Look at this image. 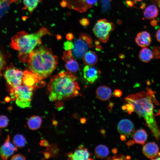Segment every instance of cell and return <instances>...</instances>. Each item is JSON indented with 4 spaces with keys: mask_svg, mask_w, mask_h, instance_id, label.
<instances>
[{
    "mask_svg": "<svg viewBox=\"0 0 160 160\" xmlns=\"http://www.w3.org/2000/svg\"><path fill=\"white\" fill-rule=\"evenodd\" d=\"M17 148L10 141V137L8 135L5 142L0 148V155L3 160H6L12 155Z\"/></svg>",
    "mask_w": 160,
    "mask_h": 160,
    "instance_id": "obj_11",
    "label": "cell"
},
{
    "mask_svg": "<svg viewBox=\"0 0 160 160\" xmlns=\"http://www.w3.org/2000/svg\"><path fill=\"white\" fill-rule=\"evenodd\" d=\"M95 152L97 158L103 159L108 156L109 153V150L107 146L104 145L100 144L96 147Z\"/></svg>",
    "mask_w": 160,
    "mask_h": 160,
    "instance_id": "obj_23",
    "label": "cell"
},
{
    "mask_svg": "<svg viewBox=\"0 0 160 160\" xmlns=\"http://www.w3.org/2000/svg\"><path fill=\"white\" fill-rule=\"evenodd\" d=\"M65 62V67L66 69L71 72H76L79 68V65L77 62L73 57L64 61Z\"/></svg>",
    "mask_w": 160,
    "mask_h": 160,
    "instance_id": "obj_24",
    "label": "cell"
},
{
    "mask_svg": "<svg viewBox=\"0 0 160 160\" xmlns=\"http://www.w3.org/2000/svg\"><path fill=\"white\" fill-rule=\"evenodd\" d=\"M98 60L96 54L93 52L89 51L87 52L83 57L84 63L87 65L92 66L95 64Z\"/></svg>",
    "mask_w": 160,
    "mask_h": 160,
    "instance_id": "obj_21",
    "label": "cell"
},
{
    "mask_svg": "<svg viewBox=\"0 0 160 160\" xmlns=\"http://www.w3.org/2000/svg\"><path fill=\"white\" fill-rule=\"evenodd\" d=\"M126 3L129 6H130L132 5V3L130 1H127Z\"/></svg>",
    "mask_w": 160,
    "mask_h": 160,
    "instance_id": "obj_42",
    "label": "cell"
},
{
    "mask_svg": "<svg viewBox=\"0 0 160 160\" xmlns=\"http://www.w3.org/2000/svg\"><path fill=\"white\" fill-rule=\"evenodd\" d=\"M112 152L114 154L116 153L117 152V150L116 148H114L113 149H112Z\"/></svg>",
    "mask_w": 160,
    "mask_h": 160,
    "instance_id": "obj_45",
    "label": "cell"
},
{
    "mask_svg": "<svg viewBox=\"0 0 160 160\" xmlns=\"http://www.w3.org/2000/svg\"><path fill=\"white\" fill-rule=\"evenodd\" d=\"M66 39L68 40H71L73 38V33H69L67 34L66 36Z\"/></svg>",
    "mask_w": 160,
    "mask_h": 160,
    "instance_id": "obj_37",
    "label": "cell"
},
{
    "mask_svg": "<svg viewBox=\"0 0 160 160\" xmlns=\"http://www.w3.org/2000/svg\"><path fill=\"white\" fill-rule=\"evenodd\" d=\"M91 155L86 148L83 149L82 146H80L79 149L76 150L73 153H69L68 156V159L72 160H89L91 159Z\"/></svg>",
    "mask_w": 160,
    "mask_h": 160,
    "instance_id": "obj_15",
    "label": "cell"
},
{
    "mask_svg": "<svg viewBox=\"0 0 160 160\" xmlns=\"http://www.w3.org/2000/svg\"><path fill=\"white\" fill-rule=\"evenodd\" d=\"M74 47V44L71 41H66L63 44V47L65 51H68L72 49Z\"/></svg>",
    "mask_w": 160,
    "mask_h": 160,
    "instance_id": "obj_30",
    "label": "cell"
},
{
    "mask_svg": "<svg viewBox=\"0 0 160 160\" xmlns=\"http://www.w3.org/2000/svg\"><path fill=\"white\" fill-rule=\"evenodd\" d=\"M115 25L105 19L98 20L93 29V31L99 40L106 43L108 40L110 33L113 30Z\"/></svg>",
    "mask_w": 160,
    "mask_h": 160,
    "instance_id": "obj_6",
    "label": "cell"
},
{
    "mask_svg": "<svg viewBox=\"0 0 160 160\" xmlns=\"http://www.w3.org/2000/svg\"><path fill=\"white\" fill-rule=\"evenodd\" d=\"M84 76L88 82L94 83L98 79L100 71L95 67L87 65L83 70Z\"/></svg>",
    "mask_w": 160,
    "mask_h": 160,
    "instance_id": "obj_13",
    "label": "cell"
},
{
    "mask_svg": "<svg viewBox=\"0 0 160 160\" xmlns=\"http://www.w3.org/2000/svg\"><path fill=\"white\" fill-rule=\"evenodd\" d=\"M153 59H158L160 58V47L159 46H154L152 49Z\"/></svg>",
    "mask_w": 160,
    "mask_h": 160,
    "instance_id": "obj_28",
    "label": "cell"
},
{
    "mask_svg": "<svg viewBox=\"0 0 160 160\" xmlns=\"http://www.w3.org/2000/svg\"><path fill=\"white\" fill-rule=\"evenodd\" d=\"M43 80L29 70H26L24 72L22 84L34 90L45 85Z\"/></svg>",
    "mask_w": 160,
    "mask_h": 160,
    "instance_id": "obj_8",
    "label": "cell"
},
{
    "mask_svg": "<svg viewBox=\"0 0 160 160\" xmlns=\"http://www.w3.org/2000/svg\"><path fill=\"white\" fill-rule=\"evenodd\" d=\"M96 93L97 98L102 101L108 100L112 94L111 89L105 86H101L97 87Z\"/></svg>",
    "mask_w": 160,
    "mask_h": 160,
    "instance_id": "obj_17",
    "label": "cell"
},
{
    "mask_svg": "<svg viewBox=\"0 0 160 160\" xmlns=\"http://www.w3.org/2000/svg\"><path fill=\"white\" fill-rule=\"evenodd\" d=\"M68 6L71 9L80 12H86L88 9L97 5L98 0H66Z\"/></svg>",
    "mask_w": 160,
    "mask_h": 160,
    "instance_id": "obj_9",
    "label": "cell"
},
{
    "mask_svg": "<svg viewBox=\"0 0 160 160\" xmlns=\"http://www.w3.org/2000/svg\"><path fill=\"white\" fill-rule=\"evenodd\" d=\"M0 71L1 73V71L3 70L4 68V66L5 64V61L4 57L3 54L1 53V52H0Z\"/></svg>",
    "mask_w": 160,
    "mask_h": 160,
    "instance_id": "obj_32",
    "label": "cell"
},
{
    "mask_svg": "<svg viewBox=\"0 0 160 160\" xmlns=\"http://www.w3.org/2000/svg\"><path fill=\"white\" fill-rule=\"evenodd\" d=\"M157 23V21L156 20H153L151 22V25L153 26H155Z\"/></svg>",
    "mask_w": 160,
    "mask_h": 160,
    "instance_id": "obj_40",
    "label": "cell"
},
{
    "mask_svg": "<svg viewBox=\"0 0 160 160\" xmlns=\"http://www.w3.org/2000/svg\"><path fill=\"white\" fill-rule=\"evenodd\" d=\"M28 63L29 70L43 79L57 68L58 58L50 49L41 46L32 52Z\"/></svg>",
    "mask_w": 160,
    "mask_h": 160,
    "instance_id": "obj_3",
    "label": "cell"
},
{
    "mask_svg": "<svg viewBox=\"0 0 160 160\" xmlns=\"http://www.w3.org/2000/svg\"><path fill=\"white\" fill-rule=\"evenodd\" d=\"M24 72L16 69L12 64L6 68L4 76L11 88H15L22 84Z\"/></svg>",
    "mask_w": 160,
    "mask_h": 160,
    "instance_id": "obj_7",
    "label": "cell"
},
{
    "mask_svg": "<svg viewBox=\"0 0 160 160\" xmlns=\"http://www.w3.org/2000/svg\"><path fill=\"white\" fill-rule=\"evenodd\" d=\"M49 34V31L44 27L31 34L21 31L12 37L10 46L18 52V57L21 62L28 63L31 53L36 46L41 44V37Z\"/></svg>",
    "mask_w": 160,
    "mask_h": 160,
    "instance_id": "obj_4",
    "label": "cell"
},
{
    "mask_svg": "<svg viewBox=\"0 0 160 160\" xmlns=\"http://www.w3.org/2000/svg\"><path fill=\"white\" fill-rule=\"evenodd\" d=\"M42 0H23V4L25 9L31 13Z\"/></svg>",
    "mask_w": 160,
    "mask_h": 160,
    "instance_id": "obj_25",
    "label": "cell"
},
{
    "mask_svg": "<svg viewBox=\"0 0 160 160\" xmlns=\"http://www.w3.org/2000/svg\"><path fill=\"white\" fill-rule=\"evenodd\" d=\"M124 158V156H122L121 155H117V156H114L112 157H111V159H114V160H117V159H123L122 158Z\"/></svg>",
    "mask_w": 160,
    "mask_h": 160,
    "instance_id": "obj_38",
    "label": "cell"
},
{
    "mask_svg": "<svg viewBox=\"0 0 160 160\" xmlns=\"http://www.w3.org/2000/svg\"><path fill=\"white\" fill-rule=\"evenodd\" d=\"M13 142L15 146L17 147H22L25 146L26 143V141L23 135L17 134L14 136Z\"/></svg>",
    "mask_w": 160,
    "mask_h": 160,
    "instance_id": "obj_26",
    "label": "cell"
},
{
    "mask_svg": "<svg viewBox=\"0 0 160 160\" xmlns=\"http://www.w3.org/2000/svg\"><path fill=\"white\" fill-rule=\"evenodd\" d=\"M44 156L46 158H48L50 157V154L48 153H45L44 154Z\"/></svg>",
    "mask_w": 160,
    "mask_h": 160,
    "instance_id": "obj_44",
    "label": "cell"
},
{
    "mask_svg": "<svg viewBox=\"0 0 160 160\" xmlns=\"http://www.w3.org/2000/svg\"><path fill=\"white\" fill-rule=\"evenodd\" d=\"M117 128L118 132L121 134L129 136L134 131V125L129 120L124 119L119 122Z\"/></svg>",
    "mask_w": 160,
    "mask_h": 160,
    "instance_id": "obj_12",
    "label": "cell"
},
{
    "mask_svg": "<svg viewBox=\"0 0 160 160\" xmlns=\"http://www.w3.org/2000/svg\"><path fill=\"white\" fill-rule=\"evenodd\" d=\"M134 0L136 1H142L143 0Z\"/></svg>",
    "mask_w": 160,
    "mask_h": 160,
    "instance_id": "obj_46",
    "label": "cell"
},
{
    "mask_svg": "<svg viewBox=\"0 0 160 160\" xmlns=\"http://www.w3.org/2000/svg\"><path fill=\"white\" fill-rule=\"evenodd\" d=\"M125 136L124 135L121 134L120 136V138L121 140H124L125 139Z\"/></svg>",
    "mask_w": 160,
    "mask_h": 160,
    "instance_id": "obj_43",
    "label": "cell"
},
{
    "mask_svg": "<svg viewBox=\"0 0 160 160\" xmlns=\"http://www.w3.org/2000/svg\"><path fill=\"white\" fill-rule=\"evenodd\" d=\"M41 122L42 119L40 116H33L28 119L27 124L30 129L35 130L40 127Z\"/></svg>",
    "mask_w": 160,
    "mask_h": 160,
    "instance_id": "obj_22",
    "label": "cell"
},
{
    "mask_svg": "<svg viewBox=\"0 0 160 160\" xmlns=\"http://www.w3.org/2000/svg\"><path fill=\"white\" fill-rule=\"evenodd\" d=\"M7 117L4 115H1L0 117V127L1 128H4L7 126L8 123Z\"/></svg>",
    "mask_w": 160,
    "mask_h": 160,
    "instance_id": "obj_27",
    "label": "cell"
},
{
    "mask_svg": "<svg viewBox=\"0 0 160 160\" xmlns=\"http://www.w3.org/2000/svg\"><path fill=\"white\" fill-rule=\"evenodd\" d=\"M86 120L85 118H82L80 119V122L82 124H84L86 122Z\"/></svg>",
    "mask_w": 160,
    "mask_h": 160,
    "instance_id": "obj_41",
    "label": "cell"
},
{
    "mask_svg": "<svg viewBox=\"0 0 160 160\" xmlns=\"http://www.w3.org/2000/svg\"><path fill=\"white\" fill-rule=\"evenodd\" d=\"M154 159L160 160V157L157 158H156V159Z\"/></svg>",
    "mask_w": 160,
    "mask_h": 160,
    "instance_id": "obj_47",
    "label": "cell"
},
{
    "mask_svg": "<svg viewBox=\"0 0 160 160\" xmlns=\"http://www.w3.org/2000/svg\"><path fill=\"white\" fill-rule=\"evenodd\" d=\"M73 48L71 50L73 56L78 59L83 57L89 48L93 47L92 43H89L79 38L75 40Z\"/></svg>",
    "mask_w": 160,
    "mask_h": 160,
    "instance_id": "obj_10",
    "label": "cell"
},
{
    "mask_svg": "<svg viewBox=\"0 0 160 160\" xmlns=\"http://www.w3.org/2000/svg\"><path fill=\"white\" fill-rule=\"evenodd\" d=\"M135 41L137 45L142 48L149 46L151 41L150 33L145 31L139 32L135 38Z\"/></svg>",
    "mask_w": 160,
    "mask_h": 160,
    "instance_id": "obj_14",
    "label": "cell"
},
{
    "mask_svg": "<svg viewBox=\"0 0 160 160\" xmlns=\"http://www.w3.org/2000/svg\"><path fill=\"white\" fill-rule=\"evenodd\" d=\"M79 38L82 39L86 41L92 43V39L91 36L85 33H82L80 35Z\"/></svg>",
    "mask_w": 160,
    "mask_h": 160,
    "instance_id": "obj_29",
    "label": "cell"
},
{
    "mask_svg": "<svg viewBox=\"0 0 160 160\" xmlns=\"http://www.w3.org/2000/svg\"><path fill=\"white\" fill-rule=\"evenodd\" d=\"M125 100L128 103L132 104L134 110L145 120L147 126L153 136L157 140L160 137L159 129L153 113V102L157 103L155 92L148 87L146 90L126 97Z\"/></svg>",
    "mask_w": 160,
    "mask_h": 160,
    "instance_id": "obj_1",
    "label": "cell"
},
{
    "mask_svg": "<svg viewBox=\"0 0 160 160\" xmlns=\"http://www.w3.org/2000/svg\"><path fill=\"white\" fill-rule=\"evenodd\" d=\"M32 88L22 84L15 88H11L10 95L12 100L15 99L17 105L21 108L30 107L33 91Z\"/></svg>",
    "mask_w": 160,
    "mask_h": 160,
    "instance_id": "obj_5",
    "label": "cell"
},
{
    "mask_svg": "<svg viewBox=\"0 0 160 160\" xmlns=\"http://www.w3.org/2000/svg\"><path fill=\"white\" fill-rule=\"evenodd\" d=\"M40 145L41 146L45 147H48L49 146L47 141L45 140H41L40 143Z\"/></svg>",
    "mask_w": 160,
    "mask_h": 160,
    "instance_id": "obj_34",
    "label": "cell"
},
{
    "mask_svg": "<svg viewBox=\"0 0 160 160\" xmlns=\"http://www.w3.org/2000/svg\"><path fill=\"white\" fill-rule=\"evenodd\" d=\"M121 95V92L119 89H116L114 91V95L116 97H120Z\"/></svg>",
    "mask_w": 160,
    "mask_h": 160,
    "instance_id": "obj_35",
    "label": "cell"
},
{
    "mask_svg": "<svg viewBox=\"0 0 160 160\" xmlns=\"http://www.w3.org/2000/svg\"><path fill=\"white\" fill-rule=\"evenodd\" d=\"M138 57L142 62L145 63H148L153 59L152 50L147 47H143L140 51Z\"/></svg>",
    "mask_w": 160,
    "mask_h": 160,
    "instance_id": "obj_20",
    "label": "cell"
},
{
    "mask_svg": "<svg viewBox=\"0 0 160 160\" xmlns=\"http://www.w3.org/2000/svg\"><path fill=\"white\" fill-rule=\"evenodd\" d=\"M155 37L157 41L160 43V28L156 31L155 34Z\"/></svg>",
    "mask_w": 160,
    "mask_h": 160,
    "instance_id": "obj_36",
    "label": "cell"
},
{
    "mask_svg": "<svg viewBox=\"0 0 160 160\" xmlns=\"http://www.w3.org/2000/svg\"><path fill=\"white\" fill-rule=\"evenodd\" d=\"M159 151L157 145L155 143L149 142L145 144L143 148L144 154L147 158L152 159L158 154Z\"/></svg>",
    "mask_w": 160,
    "mask_h": 160,
    "instance_id": "obj_16",
    "label": "cell"
},
{
    "mask_svg": "<svg viewBox=\"0 0 160 160\" xmlns=\"http://www.w3.org/2000/svg\"><path fill=\"white\" fill-rule=\"evenodd\" d=\"M61 6L63 7H65L68 6V3L66 0H63L60 3Z\"/></svg>",
    "mask_w": 160,
    "mask_h": 160,
    "instance_id": "obj_39",
    "label": "cell"
},
{
    "mask_svg": "<svg viewBox=\"0 0 160 160\" xmlns=\"http://www.w3.org/2000/svg\"><path fill=\"white\" fill-rule=\"evenodd\" d=\"M11 160H25L26 157L19 154H17L13 156L11 158Z\"/></svg>",
    "mask_w": 160,
    "mask_h": 160,
    "instance_id": "obj_33",
    "label": "cell"
},
{
    "mask_svg": "<svg viewBox=\"0 0 160 160\" xmlns=\"http://www.w3.org/2000/svg\"><path fill=\"white\" fill-rule=\"evenodd\" d=\"M158 13L159 9L154 4L148 6L143 11V15L145 18L148 20L153 19L156 17Z\"/></svg>",
    "mask_w": 160,
    "mask_h": 160,
    "instance_id": "obj_19",
    "label": "cell"
},
{
    "mask_svg": "<svg viewBox=\"0 0 160 160\" xmlns=\"http://www.w3.org/2000/svg\"><path fill=\"white\" fill-rule=\"evenodd\" d=\"M79 22L80 24L84 27L87 26L90 24L89 20L86 18H82L79 20Z\"/></svg>",
    "mask_w": 160,
    "mask_h": 160,
    "instance_id": "obj_31",
    "label": "cell"
},
{
    "mask_svg": "<svg viewBox=\"0 0 160 160\" xmlns=\"http://www.w3.org/2000/svg\"><path fill=\"white\" fill-rule=\"evenodd\" d=\"M77 79L71 72L64 71L52 76L48 85L50 100L65 99L78 95L80 88Z\"/></svg>",
    "mask_w": 160,
    "mask_h": 160,
    "instance_id": "obj_2",
    "label": "cell"
},
{
    "mask_svg": "<svg viewBox=\"0 0 160 160\" xmlns=\"http://www.w3.org/2000/svg\"><path fill=\"white\" fill-rule=\"evenodd\" d=\"M132 137L135 143L142 145H144L147 138V134L143 129L136 130L134 132Z\"/></svg>",
    "mask_w": 160,
    "mask_h": 160,
    "instance_id": "obj_18",
    "label": "cell"
}]
</instances>
